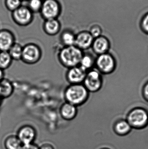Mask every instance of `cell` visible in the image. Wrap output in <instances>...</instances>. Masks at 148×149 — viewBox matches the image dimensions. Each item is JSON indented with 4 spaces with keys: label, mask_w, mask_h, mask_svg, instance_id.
<instances>
[{
    "label": "cell",
    "mask_w": 148,
    "mask_h": 149,
    "mask_svg": "<svg viewBox=\"0 0 148 149\" xmlns=\"http://www.w3.org/2000/svg\"><path fill=\"white\" fill-rule=\"evenodd\" d=\"M89 92L83 84H70L64 91L66 102L78 107L83 105L88 99Z\"/></svg>",
    "instance_id": "1"
},
{
    "label": "cell",
    "mask_w": 148,
    "mask_h": 149,
    "mask_svg": "<svg viewBox=\"0 0 148 149\" xmlns=\"http://www.w3.org/2000/svg\"><path fill=\"white\" fill-rule=\"evenodd\" d=\"M83 53L75 45L63 46L58 53V60L62 65L69 69L79 65Z\"/></svg>",
    "instance_id": "2"
},
{
    "label": "cell",
    "mask_w": 148,
    "mask_h": 149,
    "mask_svg": "<svg viewBox=\"0 0 148 149\" xmlns=\"http://www.w3.org/2000/svg\"><path fill=\"white\" fill-rule=\"evenodd\" d=\"M62 12V6L58 0H43L40 13L44 20L58 19Z\"/></svg>",
    "instance_id": "3"
},
{
    "label": "cell",
    "mask_w": 148,
    "mask_h": 149,
    "mask_svg": "<svg viewBox=\"0 0 148 149\" xmlns=\"http://www.w3.org/2000/svg\"><path fill=\"white\" fill-rule=\"evenodd\" d=\"M127 121L131 127L136 129L144 128L148 125L147 112L143 109H135L128 115Z\"/></svg>",
    "instance_id": "4"
},
{
    "label": "cell",
    "mask_w": 148,
    "mask_h": 149,
    "mask_svg": "<svg viewBox=\"0 0 148 149\" xmlns=\"http://www.w3.org/2000/svg\"><path fill=\"white\" fill-rule=\"evenodd\" d=\"M41 48L34 43H28L23 46L21 60L24 63L34 65L40 61L42 57Z\"/></svg>",
    "instance_id": "5"
},
{
    "label": "cell",
    "mask_w": 148,
    "mask_h": 149,
    "mask_svg": "<svg viewBox=\"0 0 148 149\" xmlns=\"http://www.w3.org/2000/svg\"><path fill=\"white\" fill-rule=\"evenodd\" d=\"M13 22L18 26L26 27L30 25L34 20V13L27 6L22 5L18 8L11 12Z\"/></svg>",
    "instance_id": "6"
},
{
    "label": "cell",
    "mask_w": 148,
    "mask_h": 149,
    "mask_svg": "<svg viewBox=\"0 0 148 149\" xmlns=\"http://www.w3.org/2000/svg\"><path fill=\"white\" fill-rule=\"evenodd\" d=\"M83 84L89 92L95 93L99 91L102 85L101 72L97 69H91L87 72Z\"/></svg>",
    "instance_id": "7"
},
{
    "label": "cell",
    "mask_w": 148,
    "mask_h": 149,
    "mask_svg": "<svg viewBox=\"0 0 148 149\" xmlns=\"http://www.w3.org/2000/svg\"><path fill=\"white\" fill-rule=\"evenodd\" d=\"M97 69L101 72L109 74L113 72L116 67L114 58L107 53L99 55L95 60Z\"/></svg>",
    "instance_id": "8"
},
{
    "label": "cell",
    "mask_w": 148,
    "mask_h": 149,
    "mask_svg": "<svg viewBox=\"0 0 148 149\" xmlns=\"http://www.w3.org/2000/svg\"><path fill=\"white\" fill-rule=\"evenodd\" d=\"M87 73L80 65L72 67L66 72V79L70 84H83Z\"/></svg>",
    "instance_id": "9"
},
{
    "label": "cell",
    "mask_w": 148,
    "mask_h": 149,
    "mask_svg": "<svg viewBox=\"0 0 148 149\" xmlns=\"http://www.w3.org/2000/svg\"><path fill=\"white\" fill-rule=\"evenodd\" d=\"M94 39L89 31H81L76 35L75 45L83 51L92 47Z\"/></svg>",
    "instance_id": "10"
},
{
    "label": "cell",
    "mask_w": 148,
    "mask_h": 149,
    "mask_svg": "<svg viewBox=\"0 0 148 149\" xmlns=\"http://www.w3.org/2000/svg\"><path fill=\"white\" fill-rule=\"evenodd\" d=\"M15 37L12 31L0 30V52H8L15 43Z\"/></svg>",
    "instance_id": "11"
},
{
    "label": "cell",
    "mask_w": 148,
    "mask_h": 149,
    "mask_svg": "<svg viewBox=\"0 0 148 149\" xmlns=\"http://www.w3.org/2000/svg\"><path fill=\"white\" fill-rule=\"evenodd\" d=\"M36 136L34 129L31 126L27 125L21 128L18 132V137L22 144L32 143Z\"/></svg>",
    "instance_id": "12"
},
{
    "label": "cell",
    "mask_w": 148,
    "mask_h": 149,
    "mask_svg": "<svg viewBox=\"0 0 148 149\" xmlns=\"http://www.w3.org/2000/svg\"><path fill=\"white\" fill-rule=\"evenodd\" d=\"M61 24L58 19H51L44 20L43 24V29L47 35L55 36L60 32Z\"/></svg>",
    "instance_id": "13"
},
{
    "label": "cell",
    "mask_w": 148,
    "mask_h": 149,
    "mask_svg": "<svg viewBox=\"0 0 148 149\" xmlns=\"http://www.w3.org/2000/svg\"><path fill=\"white\" fill-rule=\"evenodd\" d=\"M77 107L66 102L60 107V115L63 119L67 120H71L74 119L77 115Z\"/></svg>",
    "instance_id": "14"
},
{
    "label": "cell",
    "mask_w": 148,
    "mask_h": 149,
    "mask_svg": "<svg viewBox=\"0 0 148 149\" xmlns=\"http://www.w3.org/2000/svg\"><path fill=\"white\" fill-rule=\"evenodd\" d=\"M93 50L98 55L107 53L109 48V42L106 37L102 36L94 39L92 47Z\"/></svg>",
    "instance_id": "15"
},
{
    "label": "cell",
    "mask_w": 148,
    "mask_h": 149,
    "mask_svg": "<svg viewBox=\"0 0 148 149\" xmlns=\"http://www.w3.org/2000/svg\"><path fill=\"white\" fill-rule=\"evenodd\" d=\"M14 90V86L9 80L4 78L0 81V96L3 100L10 97Z\"/></svg>",
    "instance_id": "16"
},
{
    "label": "cell",
    "mask_w": 148,
    "mask_h": 149,
    "mask_svg": "<svg viewBox=\"0 0 148 149\" xmlns=\"http://www.w3.org/2000/svg\"><path fill=\"white\" fill-rule=\"evenodd\" d=\"M131 126L127 120H120L118 121L114 126V131L118 135H127L130 133L131 130Z\"/></svg>",
    "instance_id": "17"
},
{
    "label": "cell",
    "mask_w": 148,
    "mask_h": 149,
    "mask_svg": "<svg viewBox=\"0 0 148 149\" xmlns=\"http://www.w3.org/2000/svg\"><path fill=\"white\" fill-rule=\"evenodd\" d=\"M76 35L71 31H63L60 36V41L63 46L75 45Z\"/></svg>",
    "instance_id": "18"
},
{
    "label": "cell",
    "mask_w": 148,
    "mask_h": 149,
    "mask_svg": "<svg viewBox=\"0 0 148 149\" xmlns=\"http://www.w3.org/2000/svg\"><path fill=\"white\" fill-rule=\"evenodd\" d=\"M95 64V60L94 57L89 53H83L79 65L87 72L93 69Z\"/></svg>",
    "instance_id": "19"
},
{
    "label": "cell",
    "mask_w": 148,
    "mask_h": 149,
    "mask_svg": "<svg viewBox=\"0 0 148 149\" xmlns=\"http://www.w3.org/2000/svg\"><path fill=\"white\" fill-rule=\"evenodd\" d=\"M23 46L18 43L15 42L10 48L8 52L13 61H18L21 60Z\"/></svg>",
    "instance_id": "20"
},
{
    "label": "cell",
    "mask_w": 148,
    "mask_h": 149,
    "mask_svg": "<svg viewBox=\"0 0 148 149\" xmlns=\"http://www.w3.org/2000/svg\"><path fill=\"white\" fill-rule=\"evenodd\" d=\"M5 146L7 149H21L22 143L18 136H10L6 138Z\"/></svg>",
    "instance_id": "21"
},
{
    "label": "cell",
    "mask_w": 148,
    "mask_h": 149,
    "mask_svg": "<svg viewBox=\"0 0 148 149\" xmlns=\"http://www.w3.org/2000/svg\"><path fill=\"white\" fill-rule=\"evenodd\" d=\"M13 61L8 52H0V69L3 71L8 69Z\"/></svg>",
    "instance_id": "22"
},
{
    "label": "cell",
    "mask_w": 148,
    "mask_h": 149,
    "mask_svg": "<svg viewBox=\"0 0 148 149\" xmlns=\"http://www.w3.org/2000/svg\"><path fill=\"white\" fill-rule=\"evenodd\" d=\"M42 0H28L27 7L33 13H40L43 3Z\"/></svg>",
    "instance_id": "23"
},
{
    "label": "cell",
    "mask_w": 148,
    "mask_h": 149,
    "mask_svg": "<svg viewBox=\"0 0 148 149\" xmlns=\"http://www.w3.org/2000/svg\"><path fill=\"white\" fill-rule=\"evenodd\" d=\"M21 0H4V5L6 9L12 12L22 5Z\"/></svg>",
    "instance_id": "24"
},
{
    "label": "cell",
    "mask_w": 148,
    "mask_h": 149,
    "mask_svg": "<svg viewBox=\"0 0 148 149\" xmlns=\"http://www.w3.org/2000/svg\"><path fill=\"white\" fill-rule=\"evenodd\" d=\"M89 32L95 39L96 38L101 36L102 33V29L99 25H94L91 27Z\"/></svg>",
    "instance_id": "25"
},
{
    "label": "cell",
    "mask_w": 148,
    "mask_h": 149,
    "mask_svg": "<svg viewBox=\"0 0 148 149\" xmlns=\"http://www.w3.org/2000/svg\"><path fill=\"white\" fill-rule=\"evenodd\" d=\"M141 27L146 33H148V13L142 19Z\"/></svg>",
    "instance_id": "26"
},
{
    "label": "cell",
    "mask_w": 148,
    "mask_h": 149,
    "mask_svg": "<svg viewBox=\"0 0 148 149\" xmlns=\"http://www.w3.org/2000/svg\"><path fill=\"white\" fill-rule=\"evenodd\" d=\"M21 149H39L36 145L31 143L30 144H23Z\"/></svg>",
    "instance_id": "27"
},
{
    "label": "cell",
    "mask_w": 148,
    "mask_h": 149,
    "mask_svg": "<svg viewBox=\"0 0 148 149\" xmlns=\"http://www.w3.org/2000/svg\"><path fill=\"white\" fill-rule=\"evenodd\" d=\"M143 94L146 100L148 101V82L147 83L143 89Z\"/></svg>",
    "instance_id": "28"
},
{
    "label": "cell",
    "mask_w": 148,
    "mask_h": 149,
    "mask_svg": "<svg viewBox=\"0 0 148 149\" xmlns=\"http://www.w3.org/2000/svg\"><path fill=\"white\" fill-rule=\"evenodd\" d=\"M39 149H54V147L51 144H44Z\"/></svg>",
    "instance_id": "29"
},
{
    "label": "cell",
    "mask_w": 148,
    "mask_h": 149,
    "mask_svg": "<svg viewBox=\"0 0 148 149\" xmlns=\"http://www.w3.org/2000/svg\"><path fill=\"white\" fill-rule=\"evenodd\" d=\"M4 78V71L0 69V81H1Z\"/></svg>",
    "instance_id": "30"
},
{
    "label": "cell",
    "mask_w": 148,
    "mask_h": 149,
    "mask_svg": "<svg viewBox=\"0 0 148 149\" xmlns=\"http://www.w3.org/2000/svg\"><path fill=\"white\" fill-rule=\"evenodd\" d=\"M3 99H2L1 97L0 96V106H1V104L2 101Z\"/></svg>",
    "instance_id": "31"
},
{
    "label": "cell",
    "mask_w": 148,
    "mask_h": 149,
    "mask_svg": "<svg viewBox=\"0 0 148 149\" xmlns=\"http://www.w3.org/2000/svg\"><path fill=\"white\" fill-rule=\"evenodd\" d=\"M22 1H28V0H21Z\"/></svg>",
    "instance_id": "32"
},
{
    "label": "cell",
    "mask_w": 148,
    "mask_h": 149,
    "mask_svg": "<svg viewBox=\"0 0 148 149\" xmlns=\"http://www.w3.org/2000/svg\"><path fill=\"white\" fill-rule=\"evenodd\" d=\"M101 149H110L108 148H101Z\"/></svg>",
    "instance_id": "33"
},
{
    "label": "cell",
    "mask_w": 148,
    "mask_h": 149,
    "mask_svg": "<svg viewBox=\"0 0 148 149\" xmlns=\"http://www.w3.org/2000/svg\"><path fill=\"white\" fill-rule=\"evenodd\" d=\"M42 1H43V0H42Z\"/></svg>",
    "instance_id": "34"
}]
</instances>
